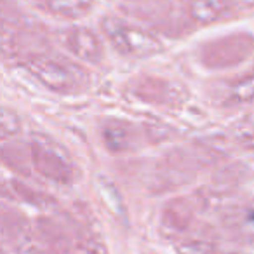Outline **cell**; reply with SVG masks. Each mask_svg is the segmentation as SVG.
<instances>
[{
	"instance_id": "cell-3",
	"label": "cell",
	"mask_w": 254,
	"mask_h": 254,
	"mask_svg": "<svg viewBox=\"0 0 254 254\" xmlns=\"http://www.w3.org/2000/svg\"><path fill=\"white\" fill-rule=\"evenodd\" d=\"M98 40L94 39L91 32H85V30H73V32H68L66 40H64V46L68 51H71L77 56H82L85 60L96 61L101 53L98 46Z\"/></svg>"
},
{
	"instance_id": "cell-4",
	"label": "cell",
	"mask_w": 254,
	"mask_h": 254,
	"mask_svg": "<svg viewBox=\"0 0 254 254\" xmlns=\"http://www.w3.org/2000/svg\"><path fill=\"white\" fill-rule=\"evenodd\" d=\"M226 11H228L226 0H190V16L202 25L221 19Z\"/></svg>"
},
{
	"instance_id": "cell-2",
	"label": "cell",
	"mask_w": 254,
	"mask_h": 254,
	"mask_svg": "<svg viewBox=\"0 0 254 254\" xmlns=\"http://www.w3.org/2000/svg\"><path fill=\"white\" fill-rule=\"evenodd\" d=\"M32 71L49 87L60 89V91H68L71 85L75 84V80L68 73V68L61 66L60 63H53V61H39L32 66Z\"/></svg>"
},
{
	"instance_id": "cell-1",
	"label": "cell",
	"mask_w": 254,
	"mask_h": 254,
	"mask_svg": "<svg viewBox=\"0 0 254 254\" xmlns=\"http://www.w3.org/2000/svg\"><path fill=\"white\" fill-rule=\"evenodd\" d=\"M105 33L112 44L124 54L129 56H148L159 51V40L153 39L145 30L132 26L129 23L119 21V19H106L103 23Z\"/></svg>"
},
{
	"instance_id": "cell-5",
	"label": "cell",
	"mask_w": 254,
	"mask_h": 254,
	"mask_svg": "<svg viewBox=\"0 0 254 254\" xmlns=\"http://www.w3.org/2000/svg\"><path fill=\"white\" fill-rule=\"evenodd\" d=\"M232 99L233 101H239V103L254 99V75L242 78V80L237 82V84L233 85L232 87Z\"/></svg>"
}]
</instances>
